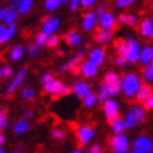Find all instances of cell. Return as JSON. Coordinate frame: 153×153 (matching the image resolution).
Here are the masks:
<instances>
[{
  "label": "cell",
  "instance_id": "obj_1",
  "mask_svg": "<svg viewBox=\"0 0 153 153\" xmlns=\"http://www.w3.org/2000/svg\"><path fill=\"white\" fill-rule=\"evenodd\" d=\"M117 51L118 55H122L128 60V63H136L140 60L142 47L135 38L128 37L117 44Z\"/></svg>",
  "mask_w": 153,
  "mask_h": 153
},
{
  "label": "cell",
  "instance_id": "obj_2",
  "mask_svg": "<svg viewBox=\"0 0 153 153\" xmlns=\"http://www.w3.org/2000/svg\"><path fill=\"white\" fill-rule=\"evenodd\" d=\"M140 87H142V80L136 73L129 72L122 76V94L126 98L136 97Z\"/></svg>",
  "mask_w": 153,
  "mask_h": 153
},
{
  "label": "cell",
  "instance_id": "obj_3",
  "mask_svg": "<svg viewBox=\"0 0 153 153\" xmlns=\"http://www.w3.org/2000/svg\"><path fill=\"white\" fill-rule=\"evenodd\" d=\"M102 83L105 84V87L108 88V93H110L111 98L118 96L122 91V77L118 73H115V72L105 73L104 79H102Z\"/></svg>",
  "mask_w": 153,
  "mask_h": 153
},
{
  "label": "cell",
  "instance_id": "obj_4",
  "mask_svg": "<svg viewBox=\"0 0 153 153\" xmlns=\"http://www.w3.org/2000/svg\"><path fill=\"white\" fill-rule=\"evenodd\" d=\"M131 145L129 138L125 134H114L110 138V148L114 153H128Z\"/></svg>",
  "mask_w": 153,
  "mask_h": 153
},
{
  "label": "cell",
  "instance_id": "obj_5",
  "mask_svg": "<svg viewBox=\"0 0 153 153\" xmlns=\"http://www.w3.org/2000/svg\"><path fill=\"white\" fill-rule=\"evenodd\" d=\"M44 91L49 96H53V97H63V96H68V94L72 91V88L62 80L53 79L49 84L44 86Z\"/></svg>",
  "mask_w": 153,
  "mask_h": 153
},
{
  "label": "cell",
  "instance_id": "obj_6",
  "mask_svg": "<svg viewBox=\"0 0 153 153\" xmlns=\"http://www.w3.org/2000/svg\"><path fill=\"white\" fill-rule=\"evenodd\" d=\"M96 136V131L91 125H79L76 128V138L80 146H87Z\"/></svg>",
  "mask_w": 153,
  "mask_h": 153
},
{
  "label": "cell",
  "instance_id": "obj_7",
  "mask_svg": "<svg viewBox=\"0 0 153 153\" xmlns=\"http://www.w3.org/2000/svg\"><path fill=\"white\" fill-rule=\"evenodd\" d=\"M102 112L105 115V120L110 121L111 124L112 121H115L117 118H120V104L114 98H108L107 101L102 102Z\"/></svg>",
  "mask_w": 153,
  "mask_h": 153
},
{
  "label": "cell",
  "instance_id": "obj_8",
  "mask_svg": "<svg viewBox=\"0 0 153 153\" xmlns=\"http://www.w3.org/2000/svg\"><path fill=\"white\" fill-rule=\"evenodd\" d=\"M132 149L143 153H153V139L148 135H138L132 140Z\"/></svg>",
  "mask_w": 153,
  "mask_h": 153
},
{
  "label": "cell",
  "instance_id": "obj_9",
  "mask_svg": "<svg viewBox=\"0 0 153 153\" xmlns=\"http://www.w3.org/2000/svg\"><path fill=\"white\" fill-rule=\"evenodd\" d=\"M25 76H27V69H25V68H21L20 70H17L16 76L11 79L9 86L6 87V96H7V97H11V96L19 90L20 86H21V84L24 83V80H25Z\"/></svg>",
  "mask_w": 153,
  "mask_h": 153
},
{
  "label": "cell",
  "instance_id": "obj_10",
  "mask_svg": "<svg viewBox=\"0 0 153 153\" xmlns=\"http://www.w3.org/2000/svg\"><path fill=\"white\" fill-rule=\"evenodd\" d=\"M17 17H19V11H17V1L13 3L11 6H7V7H1V9H0V20H1V23H4L6 25L16 24Z\"/></svg>",
  "mask_w": 153,
  "mask_h": 153
},
{
  "label": "cell",
  "instance_id": "obj_11",
  "mask_svg": "<svg viewBox=\"0 0 153 153\" xmlns=\"http://www.w3.org/2000/svg\"><path fill=\"white\" fill-rule=\"evenodd\" d=\"M72 91L76 97H79L83 100L86 96H88L90 93H93L91 91V87H90V84L87 82H84V80H76L73 84H72Z\"/></svg>",
  "mask_w": 153,
  "mask_h": 153
},
{
  "label": "cell",
  "instance_id": "obj_12",
  "mask_svg": "<svg viewBox=\"0 0 153 153\" xmlns=\"http://www.w3.org/2000/svg\"><path fill=\"white\" fill-rule=\"evenodd\" d=\"M59 25H60V20L58 19V17H55V16H48V17H45L44 23H42L41 31L51 37V35H53V33H55L56 30L59 28Z\"/></svg>",
  "mask_w": 153,
  "mask_h": 153
},
{
  "label": "cell",
  "instance_id": "obj_13",
  "mask_svg": "<svg viewBox=\"0 0 153 153\" xmlns=\"http://www.w3.org/2000/svg\"><path fill=\"white\" fill-rule=\"evenodd\" d=\"M79 73L86 79H93L98 73V66L90 60H84L79 65Z\"/></svg>",
  "mask_w": 153,
  "mask_h": 153
},
{
  "label": "cell",
  "instance_id": "obj_14",
  "mask_svg": "<svg viewBox=\"0 0 153 153\" xmlns=\"http://www.w3.org/2000/svg\"><path fill=\"white\" fill-rule=\"evenodd\" d=\"M86 53H87V49H82V51H79L76 55H73L69 60H68V62H66L65 65H62L59 68V73H63V72H68V70H72V69H74L77 65H80V63H82V59L84 58Z\"/></svg>",
  "mask_w": 153,
  "mask_h": 153
},
{
  "label": "cell",
  "instance_id": "obj_15",
  "mask_svg": "<svg viewBox=\"0 0 153 153\" xmlns=\"http://www.w3.org/2000/svg\"><path fill=\"white\" fill-rule=\"evenodd\" d=\"M98 23V17L96 11H87V13L83 16V19H82V28H83L84 31H93L96 25Z\"/></svg>",
  "mask_w": 153,
  "mask_h": 153
},
{
  "label": "cell",
  "instance_id": "obj_16",
  "mask_svg": "<svg viewBox=\"0 0 153 153\" xmlns=\"http://www.w3.org/2000/svg\"><path fill=\"white\" fill-rule=\"evenodd\" d=\"M16 31H17V25L16 24H11V25L1 24L0 25V44L4 45L6 42H9L14 37Z\"/></svg>",
  "mask_w": 153,
  "mask_h": 153
},
{
  "label": "cell",
  "instance_id": "obj_17",
  "mask_svg": "<svg viewBox=\"0 0 153 153\" xmlns=\"http://www.w3.org/2000/svg\"><path fill=\"white\" fill-rule=\"evenodd\" d=\"M104 58H105V51L101 47H96L93 49H90V52H88V60L93 62L94 65H97V66L102 65Z\"/></svg>",
  "mask_w": 153,
  "mask_h": 153
},
{
  "label": "cell",
  "instance_id": "obj_18",
  "mask_svg": "<svg viewBox=\"0 0 153 153\" xmlns=\"http://www.w3.org/2000/svg\"><path fill=\"white\" fill-rule=\"evenodd\" d=\"M30 128H31V124L28 122V120H25V118H20V120H17L13 124L11 131H13L14 135H24L30 131Z\"/></svg>",
  "mask_w": 153,
  "mask_h": 153
},
{
  "label": "cell",
  "instance_id": "obj_19",
  "mask_svg": "<svg viewBox=\"0 0 153 153\" xmlns=\"http://www.w3.org/2000/svg\"><path fill=\"white\" fill-rule=\"evenodd\" d=\"M115 17H114V14L110 13V11H107L104 16H101L100 19H98V24L101 25L102 30H107V31H111L114 30L115 27Z\"/></svg>",
  "mask_w": 153,
  "mask_h": 153
},
{
  "label": "cell",
  "instance_id": "obj_20",
  "mask_svg": "<svg viewBox=\"0 0 153 153\" xmlns=\"http://www.w3.org/2000/svg\"><path fill=\"white\" fill-rule=\"evenodd\" d=\"M65 41L66 44L72 48H77L82 44V34L76 30H70L65 34Z\"/></svg>",
  "mask_w": 153,
  "mask_h": 153
},
{
  "label": "cell",
  "instance_id": "obj_21",
  "mask_svg": "<svg viewBox=\"0 0 153 153\" xmlns=\"http://www.w3.org/2000/svg\"><path fill=\"white\" fill-rule=\"evenodd\" d=\"M140 34L145 38H153V20L150 17H145L140 23Z\"/></svg>",
  "mask_w": 153,
  "mask_h": 153
},
{
  "label": "cell",
  "instance_id": "obj_22",
  "mask_svg": "<svg viewBox=\"0 0 153 153\" xmlns=\"http://www.w3.org/2000/svg\"><path fill=\"white\" fill-rule=\"evenodd\" d=\"M129 112L135 117V120L138 121V124L143 122L145 118H146V108L140 104H134V105L129 108Z\"/></svg>",
  "mask_w": 153,
  "mask_h": 153
},
{
  "label": "cell",
  "instance_id": "obj_23",
  "mask_svg": "<svg viewBox=\"0 0 153 153\" xmlns=\"http://www.w3.org/2000/svg\"><path fill=\"white\" fill-rule=\"evenodd\" d=\"M140 63L143 66H148L153 62V47L152 45H145L142 48V53H140Z\"/></svg>",
  "mask_w": 153,
  "mask_h": 153
},
{
  "label": "cell",
  "instance_id": "obj_24",
  "mask_svg": "<svg viewBox=\"0 0 153 153\" xmlns=\"http://www.w3.org/2000/svg\"><path fill=\"white\" fill-rule=\"evenodd\" d=\"M153 94V88H152V86L150 84H142V87L139 88V91H138V94H136V100L139 102H145L146 100H148L150 96Z\"/></svg>",
  "mask_w": 153,
  "mask_h": 153
},
{
  "label": "cell",
  "instance_id": "obj_25",
  "mask_svg": "<svg viewBox=\"0 0 153 153\" xmlns=\"http://www.w3.org/2000/svg\"><path fill=\"white\" fill-rule=\"evenodd\" d=\"M118 23L124 24V25H129V27H135L138 24V17L135 14L129 13H121L118 16Z\"/></svg>",
  "mask_w": 153,
  "mask_h": 153
},
{
  "label": "cell",
  "instance_id": "obj_26",
  "mask_svg": "<svg viewBox=\"0 0 153 153\" xmlns=\"http://www.w3.org/2000/svg\"><path fill=\"white\" fill-rule=\"evenodd\" d=\"M94 38H96V41H97L98 44L105 45V44H108V42L111 41L112 34H111V31H107V30H102L101 28V30H98L97 33H96Z\"/></svg>",
  "mask_w": 153,
  "mask_h": 153
},
{
  "label": "cell",
  "instance_id": "obj_27",
  "mask_svg": "<svg viewBox=\"0 0 153 153\" xmlns=\"http://www.w3.org/2000/svg\"><path fill=\"white\" fill-rule=\"evenodd\" d=\"M24 52L25 51H24V48L21 47V45H14L9 52V59L11 60V62H19L24 56Z\"/></svg>",
  "mask_w": 153,
  "mask_h": 153
},
{
  "label": "cell",
  "instance_id": "obj_28",
  "mask_svg": "<svg viewBox=\"0 0 153 153\" xmlns=\"http://www.w3.org/2000/svg\"><path fill=\"white\" fill-rule=\"evenodd\" d=\"M35 90H34L31 86H25V87H23L21 90H20V97H21V100H24V101H33L34 98H35Z\"/></svg>",
  "mask_w": 153,
  "mask_h": 153
},
{
  "label": "cell",
  "instance_id": "obj_29",
  "mask_svg": "<svg viewBox=\"0 0 153 153\" xmlns=\"http://www.w3.org/2000/svg\"><path fill=\"white\" fill-rule=\"evenodd\" d=\"M34 4V0H19L17 1V11L19 14H27L28 11H31Z\"/></svg>",
  "mask_w": 153,
  "mask_h": 153
},
{
  "label": "cell",
  "instance_id": "obj_30",
  "mask_svg": "<svg viewBox=\"0 0 153 153\" xmlns=\"http://www.w3.org/2000/svg\"><path fill=\"white\" fill-rule=\"evenodd\" d=\"M125 129H126V124L124 118H117L115 121L111 122V131L114 134H124Z\"/></svg>",
  "mask_w": 153,
  "mask_h": 153
},
{
  "label": "cell",
  "instance_id": "obj_31",
  "mask_svg": "<svg viewBox=\"0 0 153 153\" xmlns=\"http://www.w3.org/2000/svg\"><path fill=\"white\" fill-rule=\"evenodd\" d=\"M97 97H98V102H104L107 101L108 98H111L110 97V93H108V88L105 87V84L100 83V86H98V90H97Z\"/></svg>",
  "mask_w": 153,
  "mask_h": 153
},
{
  "label": "cell",
  "instance_id": "obj_32",
  "mask_svg": "<svg viewBox=\"0 0 153 153\" xmlns=\"http://www.w3.org/2000/svg\"><path fill=\"white\" fill-rule=\"evenodd\" d=\"M82 102H83V105L86 107V108H93V107L98 102V97H97V94L90 93L88 96H86V97H84L83 100H82Z\"/></svg>",
  "mask_w": 153,
  "mask_h": 153
},
{
  "label": "cell",
  "instance_id": "obj_33",
  "mask_svg": "<svg viewBox=\"0 0 153 153\" xmlns=\"http://www.w3.org/2000/svg\"><path fill=\"white\" fill-rule=\"evenodd\" d=\"M142 77L146 83H152L153 82V62L150 65L145 66L143 68V72H142Z\"/></svg>",
  "mask_w": 153,
  "mask_h": 153
},
{
  "label": "cell",
  "instance_id": "obj_34",
  "mask_svg": "<svg viewBox=\"0 0 153 153\" xmlns=\"http://www.w3.org/2000/svg\"><path fill=\"white\" fill-rule=\"evenodd\" d=\"M124 120H125V124H126V129H134L135 126L138 125V121L135 120V117L131 114L129 111L125 114V117H124Z\"/></svg>",
  "mask_w": 153,
  "mask_h": 153
},
{
  "label": "cell",
  "instance_id": "obj_35",
  "mask_svg": "<svg viewBox=\"0 0 153 153\" xmlns=\"http://www.w3.org/2000/svg\"><path fill=\"white\" fill-rule=\"evenodd\" d=\"M48 39H49V35H47L45 33H42V31H39V33L35 35V44L37 45H39V47H47V42H48Z\"/></svg>",
  "mask_w": 153,
  "mask_h": 153
},
{
  "label": "cell",
  "instance_id": "obj_36",
  "mask_svg": "<svg viewBox=\"0 0 153 153\" xmlns=\"http://www.w3.org/2000/svg\"><path fill=\"white\" fill-rule=\"evenodd\" d=\"M62 3H63V0H45V9L48 11H55Z\"/></svg>",
  "mask_w": 153,
  "mask_h": 153
},
{
  "label": "cell",
  "instance_id": "obj_37",
  "mask_svg": "<svg viewBox=\"0 0 153 153\" xmlns=\"http://www.w3.org/2000/svg\"><path fill=\"white\" fill-rule=\"evenodd\" d=\"M10 125V122H9V117H7V114H6L4 110H1L0 111V129L1 131H4L7 129Z\"/></svg>",
  "mask_w": 153,
  "mask_h": 153
},
{
  "label": "cell",
  "instance_id": "obj_38",
  "mask_svg": "<svg viewBox=\"0 0 153 153\" xmlns=\"http://www.w3.org/2000/svg\"><path fill=\"white\" fill-rule=\"evenodd\" d=\"M39 45H37L35 42H33V44H30L27 47V53L30 58H35V56H38V53H39Z\"/></svg>",
  "mask_w": 153,
  "mask_h": 153
},
{
  "label": "cell",
  "instance_id": "obj_39",
  "mask_svg": "<svg viewBox=\"0 0 153 153\" xmlns=\"http://www.w3.org/2000/svg\"><path fill=\"white\" fill-rule=\"evenodd\" d=\"M51 136L55 140H62V139H65V131L63 129H60V128H53V129L51 131Z\"/></svg>",
  "mask_w": 153,
  "mask_h": 153
},
{
  "label": "cell",
  "instance_id": "obj_40",
  "mask_svg": "<svg viewBox=\"0 0 153 153\" xmlns=\"http://www.w3.org/2000/svg\"><path fill=\"white\" fill-rule=\"evenodd\" d=\"M11 76H13V69L9 65L1 66V69H0V77L1 79H7V77H11Z\"/></svg>",
  "mask_w": 153,
  "mask_h": 153
},
{
  "label": "cell",
  "instance_id": "obj_41",
  "mask_svg": "<svg viewBox=\"0 0 153 153\" xmlns=\"http://www.w3.org/2000/svg\"><path fill=\"white\" fill-rule=\"evenodd\" d=\"M53 79H55V77H53V74L49 73V72H45V73L41 74V83H42V86H47V84H49Z\"/></svg>",
  "mask_w": 153,
  "mask_h": 153
},
{
  "label": "cell",
  "instance_id": "obj_42",
  "mask_svg": "<svg viewBox=\"0 0 153 153\" xmlns=\"http://www.w3.org/2000/svg\"><path fill=\"white\" fill-rule=\"evenodd\" d=\"M136 0H117V9H125V7H128V6L134 4Z\"/></svg>",
  "mask_w": 153,
  "mask_h": 153
},
{
  "label": "cell",
  "instance_id": "obj_43",
  "mask_svg": "<svg viewBox=\"0 0 153 153\" xmlns=\"http://www.w3.org/2000/svg\"><path fill=\"white\" fill-rule=\"evenodd\" d=\"M58 44H59V37H58V35H51L49 39H48V42H47V47L48 48H56Z\"/></svg>",
  "mask_w": 153,
  "mask_h": 153
},
{
  "label": "cell",
  "instance_id": "obj_44",
  "mask_svg": "<svg viewBox=\"0 0 153 153\" xmlns=\"http://www.w3.org/2000/svg\"><path fill=\"white\" fill-rule=\"evenodd\" d=\"M114 62H115V65L120 66V68H125V66L128 65V60H126L122 55H117L115 59H114Z\"/></svg>",
  "mask_w": 153,
  "mask_h": 153
},
{
  "label": "cell",
  "instance_id": "obj_45",
  "mask_svg": "<svg viewBox=\"0 0 153 153\" xmlns=\"http://www.w3.org/2000/svg\"><path fill=\"white\" fill-rule=\"evenodd\" d=\"M102 146L100 143H94V145H90L87 149V153H102Z\"/></svg>",
  "mask_w": 153,
  "mask_h": 153
},
{
  "label": "cell",
  "instance_id": "obj_46",
  "mask_svg": "<svg viewBox=\"0 0 153 153\" xmlns=\"http://www.w3.org/2000/svg\"><path fill=\"white\" fill-rule=\"evenodd\" d=\"M68 6H69L70 11H74V10H77V7H79V6H82V0H70Z\"/></svg>",
  "mask_w": 153,
  "mask_h": 153
},
{
  "label": "cell",
  "instance_id": "obj_47",
  "mask_svg": "<svg viewBox=\"0 0 153 153\" xmlns=\"http://www.w3.org/2000/svg\"><path fill=\"white\" fill-rule=\"evenodd\" d=\"M97 3V0H82V7L83 9H90Z\"/></svg>",
  "mask_w": 153,
  "mask_h": 153
},
{
  "label": "cell",
  "instance_id": "obj_48",
  "mask_svg": "<svg viewBox=\"0 0 153 153\" xmlns=\"http://www.w3.org/2000/svg\"><path fill=\"white\" fill-rule=\"evenodd\" d=\"M105 13H107V7H105V4H100V6L97 7V9H96V14H97L98 19H100L101 16H104Z\"/></svg>",
  "mask_w": 153,
  "mask_h": 153
},
{
  "label": "cell",
  "instance_id": "obj_49",
  "mask_svg": "<svg viewBox=\"0 0 153 153\" xmlns=\"http://www.w3.org/2000/svg\"><path fill=\"white\" fill-rule=\"evenodd\" d=\"M143 107L146 108V110H153V94L143 102Z\"/></svg>",
  "mask_w": 153,
  "mask_h": 153
},
{
  "label": "cell",
  "instance_id": "obj_50",
  "mask_svg": "<svg viewBox=\"0 0 153 153\" xmlns=\"http://www.w3.org/2000/svg\"><path fill=\"white\" fill-rule=\"evenodd\" d=\"M33 117H34V112L31 110H24L23 111V118H25V120H30Z\"/></svg>",
  "mask_w": 153,
  "mask_h": 153
},
{
  "label": "cell",
  "instance_id": "obj_51",
  "mask_svg": "<svg viewBox=\"0 0 153 153\" xmlns=\"http://www.w3.org/2000/svg\"><path fill=\"white\" fill-rule=\"evenodd\" d=\"M4 142H6V138H4V135L1 134V135H0V146H3V145H4Z\"/></svg>",
  "mask_w": 153,
  "mask_h": 153
},
{
  "label": "cell",
  "instance_id": "obj_52",
  "mask_svg": "<svg viewBox=\"0 0 153 153\" xmlns=\"http://www.w3.org/2000/svg\"><path fill=\"white\" fill-rule=\"evenodd\" d=\"M72 153H84V152L82 150V149H74V150H73Z\"/></svg>",
  "mask_w": 153,
  "mask_h": 153
},
{
  "label": "cell",
  "instance_id": "obj_53",
  "mask_svg": "<svg viewBox=\"0 0 153 153\" xmlns=\"http://www.w3.org/2000/svg\"><path fill=\"white\" fill-rule=\"evenodd\" d=\"M129 153H143V152H139V150H135V149H132Z\"/></svg>",
  "mask_w": 153,
  "mask_h": 153
},
{
  "label": "cell",
  "instance_id": "obj_54",
  "mask_svg": "<svg viewBox=\"0 0 153 153\" xmlns=\"http://www.w3.org/2000/svg\"><path fill=\"white\" fill-rule=\"evenodd\" d=\"M0 153H7V152H6V150H4V149H3V148H1V149H0Z\"/></svg>",
  "mask_w": 153,
  "mask_h": 153
},
{
  "label": "cell",
  "instance_id": "obj_55",
  "mask_svg": "<svg viewBox=\"0 0 153 153\" xmlns=\"http://www.w3.org/2000/svg\"><path fill=\"white\" fill-rule=\"evenodd\" d=\"M69 1L70 0H63V3H65V4H69Z\"/></svg>",
  "mask_w": 153,
  "mask_h": 153
},
{
  "label": "cell",
  "instance_id": "obj_56",
  "mask_svg": "<svg viewBox=\"0 0 153 153\" xmlns=\"http://www.w3.org/2000/svg\"><path fill=\"white\" fill-rule=\"evenodd\" d=\"M9 1H11V3H16V1H19V0H9Z\"/></svg>",
  "mask_w": 153,
  "mask_h": 153
},
{
  "label": "cell",
  "instance_id": "obj_57",
  "mask_svg": "<svg viewBox=\"0 0 153 153\" xmlns=\"http://www.w3.org/2000/svg\"><path fill=\"white\" fill-rule=\"evenodd\" d=\"M13 153H23L21 150H16V152H13Z\"/></svg>",
  "mask_w": 153,
  "mask_h": 153
},
{
  "label": "cell",
  "instance_id": "obj_58",
  "mask_svg": "<svg viewBox=\"0 0 153 153\" xmlns=\"http://www.w3.org/2000/svg\"><path fill=\"white\" fill-rule=\"evenodd\" d=\"M102 153H107V152H102Z\"/></svg>",
  "mask_w": 153,
  "mask_h": 153
}]
</instances>
